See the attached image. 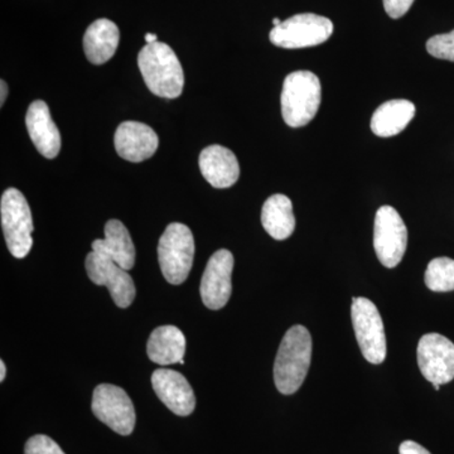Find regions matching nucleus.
Returning a JSON list of instances; mask_svg holds the SVG:
<instances>
[{
    "instance_id": "nucleus-1",
    "label": "nucleus",
    "mask_w": 454,
    "mask_h": 454,
    "mask_svg": "<svg viewBox=\"0 0 454 454\" xmlns=\"http://www.w3.org/2000/svg\"><path fill=\"white\" fill-rule=\"evenodd\" d=\"M312 358V337L304 325H293L284 334L274 364V381L283 395L300 390Z\"/></svg>"
},
{
    "instance_id": "nucleus-2",
    "label": "nucleus",
    "mask_w": 454,
    "mask_h": 454,
    "mask_svg": "<svg viewBox=\"0 0 454 454\" xmlns=\"http://www.w3.org/2000/svg\"><path fill=\"white\" fill-rule=\"evenodd\" d=\"M138 66L146 88L154 95L164 98L181 97L184 88V68L168 44H145L139 52Z\"/></svg>"
},
{
    "instance_id": "nucleus-3",
    "label": "nucleus",
    "mask_w": 454,
    "mask_h": 454,
    "mask_svg": "<svg viewBox=\"0 0 454 454\" xmlns=\"http://www.w3.org/2000/svg\"><path fill=\"white\" fill-rule=\"evenodd\" d=\"M321 82L310 71H295L283 83L282 115L291 128H301L315 119L321 106Z\"/></svg>"
},
{
    "instance_id": "nucleus-4",
    "label": "nucleus",
    "mask_w": 454,
    "mask_h": 454,
    "mask_svg": "<svg viewBox=\"0 0 454 454\" xmlns=\"http://www.w3.org/2000/svg\"><path fill=\"white\" fill-rule=\"evenodd\" d=\"M195 258V239L190 227L173 223L167 226L158 244V260L167 282L173 286L184 283L190 276Z\"/></svg>"
},
{
    "instance_id": "nucleus-5",
    "label": "nucleus",
    "mask_w": 454,
    "mask_h": 454,
    "mask_svg": "<svg viewBox=\"0 0 454 454\" xmlns=\"http://www.w3.org/2000/svg\"><path fill=\"white\" fill-rule=\"evenodd\" d=\"M3 234L12 255L23 259L33 247L32 212L26 197L17 188H8L0 201Z\"/></svg>"
},
{
    "instance_id": "nucleus-6",
    "label": "nucleus",
    "mask_w": 454,
    "mask_h": 454,
    "mask_svg": "<svg viewBox=\"0 0 454 454\" xmlns=\"http://www.w3.org/2000/svg\"><path fill=\"white\" fill-rule=\"evenodd\" d=\"M352 325L361 352L372 365H380L387 358V334L378 307L367 298H352Z\"/></svg>"
},
{
    "instance_id": "nucleus-7",
    "label": "nucleus",
    "mask_w": 454,
    "mask_h": 454,
    "mask_svg": "<svg viewBox=\"0 0 454 454\" xmlns=\"http://www.w3.org/2000/svg\"><path fill=\"white\" fill-rule=\"evenodd\" d=\"M333 23L313 13L297 14L271 29L269 38L280 49L297 50L318 46L330 40Z\"/></svg>"
},
{
    "instance_id": "nucleus-8",
    "label": "nucleus",
    "mask_w": 454,
    "mask_h": 454,
    "mask_svg": "<svg viewBox=\"0 0 454 454\" xmlns=\"http://www.w3.org/2000/svg\"><path fill=\"white\" fill-rule=\"evenodd\" d=\"M408 247V229L399 212L391 206H382L376 212L373 226V247L384 267L400 264Z\"/></svg>"
},
{
    "instance_id": "nucleus-9",
    "label": "nucleus",
    "mask_w": 454,
    "mask_h": 454,
    "mask_svg": "<svg viewBox=\"0 0 454 454\" xmlns=\"http://www.w3.org/2000/svg\"><path fill=\"white\" fill-rule=\"evenodd\" d=\"M92 413L100 422L121 435H129L136 427V409L121 387L100 384L92 394Z\"/></svg>"
},
{
    "instance_id": "nucleus-10",
    "label": "nucleus",
    "mask_w": 454,
    "mask_h": 454,
    "mask_svg": "<svg viewBox=\"0 0 454 454\" xmlns=\"http://www.w3.org/2000/svg\"><path fill=\"white\" fill-rule=\"evenodd\" d=\"M85 268L92 283L109 289L114 303L119 309L130 307L136 298L137 289L128 270L97 252L86 256Z\"/></svg>"
},
{
    "instance_id": "nucleus-11",
    "label": "nucleus",
    "mask_w": 454,
    "mask_h": 454,
    "mask_svg": "<svg viewBox=\"0 0 454 454\" xmlns=\"http://www.w3.org/2000/svg\"><path fill=\"white\" fill-rule=\"evenodd\" d=\"M418 366L432 384H448L454 379V343L439 333L424 334L418 343Z\"/></svg>"
},
{
    "instance_id": "nucleus-12",
    "label": "nucleus",
    "mask_w": 454,
    "mask_h": 454,
    "mask_svg": "<svg viewBox=\"0 0 454 454\" xmlns=\"http://www.w3.org/2000/svg\"><path fill=\"white\" fill-rule=\"evenodd\" d=\"M232 269L234 255L229 250H217L208 260L200 286L203 304L208 309H223L231 297Z\"/></svg>"
},
{
    "instance_id": "nucleus-13",
    "label": "nucleus",
    "mask_w": 454,
    "mask_h": 454,
    "mask_svg": "<svg viewBox=\"0 0 454 454\" xmlns=\"http://www.w3.org/2000/svg\"><path fill=\"white\" fill-rule=\"evenodd\" d=\"M152 387L172 413L188 417L195 411V393L182 373L168 369L155 370L152 375Z\"/></svg>"
},
{
    "instance_id": "nucleus-14",
    "label": "nucleus",
    "mask_w": 454,
    "mask_h": 454,
    "mask_svg": "<svg viewBox=\"0 0 454 454\" xmlns=\"http://www.w3.org/2000/svg\"><path fill=\"white\" fill-rule=\"evenodd\" d=\"M114 145L122 160L140 163L153 157L160 139L157 133L145 122L124 121L115 131Z\"/></svg>"
},
{
    "instance_id": "nucleus-15",
    "label": "nucleus",
    "mask_w": 454,
    "mask_h": 454,
    "mask_svg": "<svg viewBox=\"0 0 454 454\" xmlns=\"http://www.w3.org/2000/svg\"><path fill=\"white\" fill-rule=\"evenodd\" d=\"M26 125L37 151L47 160L56 158L61 151V134L44 101L35 100L29 106Z\"/></svg>"
},
{
    "instance_id": "nucleus-16",
    "label": "nucleus",
    "mask_w": 454,
    "mask_h": 454,
    "mask_svg": "<svg viewBox=\"0 0 454 454\" xmlns=\"http://www.w3.org/2000/svg\"><path fill=\"white\" fill-rule=\"evenodd\" d=\"M199 164L206 181L220 190L234 186L240 177L238 158L223 145H215L203 149Z\"/></svg>"
},
{
    "instance_id": "nucleus-17",
    "label": "nucleus",
    "mask_w": 454,
    "mask_h": 454,
    "mask_svg": "<svg viewBox=\"0 0 454 454\" xmlns=\"http://www.w3.org/2000/svg\"><path fill=\"white\" fill-rule=\"evenodd\" d=\"M92 252L112 259L125 270L136 264V247L127 227L119 220L107 221L106 239H97L92 243Z\"/></svg>"
},
{
    "instance_id": "nucleus-18",
    "label": "nucleus",
    "mask_w": 454,
    "mask_h": 454,
    "mask_svg": "<svg viewBox=\"0 0 454 454\" xmlns=\"http://www.w3.org/2000/svg\"><path fill=\"white\" fill-rule=\"evenodd\" d=\"M149 360L160 366L184 364L186 337L176 325H160L155 328L146 343Z\"/></svg>"
},
{
    "instance_id": "nucleus-19",
    "label": "nucleus",
    "mask_w": 454,
    "mask_h": 454,
    "mask_svg": "<svg viewBox=\"0 0 454 454\" xmlns=\"http://www.w3.org/2000/svg\"><path fill=\"white\" fill-rule=\"evenodd\" d=\"M121 33L112 20L101 18L90 25L83 35V51L91 64L103 65L109 61L118 50Z\"/></svg>"
},
{
    "instance_id": "nucleus-20",
    "label": "nucleus",
    "mask_w": 454,
    "mask_h": 454,
    "mask_svg": "<svg viewBox=\"0 0 454 454\" xmlns=\"http://www.w3.org/2000/svg\"><path fill=\"white\" fill-rule=\"evenodd\" d=\"M415 106L409 100H390L373 113L372 130L381 138L397 136L413 121Z\"/></svg>"
},
{
    "instance_id": "nucleus-21",
    "label": "nucleus",
    "mask_w": 454,
    "mask_h": 454,
    "mask_svg": "<svg viewBox=\"0 0 454 454\" xmlns=\"http://www.w3.org/2000/svg\"><path fill=\"white\" fill-rule=\"evenodd\" d=\"M262 223L265 231L276 240L283 241L292 236L295 217L291 199L280 193L269 197L262 206Z\"/></svg>"
},
{
    "instance_id": "nucleus-22",
    "label": "nucleus",
    "mask_w": 454,
    "mask_h": 454,
    "mask_svg": "<svg viewBox=\"0 0 454 454\" xmlns=\"http://www.w3.org/2000/svg\"><path fill=\"white\" fill-rule=\"evenodd\" d=\"M424 280L430 291L438 293L454 291V260L433 259L427 268Z\"/></svg>"
},
{
    "instance_id": "nucleus-23",
    "label": "nucleus",
    "mask_w": 454,
    "mask_h": 454,
    "mask_svg": "<svg viewBox=\"0 0 454 454\" xmlns=\"http://www.w3.org/2000/svg\"><path fill=\"white\" fill-rule=\"evenodd\" d=\"M427 51L435 59L454 62V29L452 32L429 38Z\"/></svg>"
},
{
    "instance_id": "nucleus-24",
    "label": "nucleus",
    "mask_w": 454,
    "mask_h": 454,
    "mask_svg": "<svg viewBox=\"0 0 454 454\" xmlns=\"http://www.w3.org/2000/svg\"><path fill=\"white\" fill-rule=\"evenodd\" d=\"M25 454H66L53 439L47 435H33L27 441Z\"/></svg>"
},
{
    "instance_id": "nucleus-25",
    "label": "nucleus",
    "mask_w": 454,
    "mask_h": 454,
    "mask_svg": "<svg viewBox=\"0 0 454 454\" xmlns=\"http://www.w3.org/2000/svg\"><path fill=\"white\" fill-rule=\"evenodd\" d=\"M385 12L393 20H399L408 13L409 9L413 5L414 0H382Z\"/></svg>"
},
{
    "instance_id": "nucleus-26",
    "label": "nucleus",
    "mask_w": 454,
    "mask_h": 454,
    "mask_svg": "<svg viewBox=\"0 0 454 454\" xmlns=\"http://www.w3.org/2000/svg\"><path fill=\"white\" fill-rule=\"evenodd\" d=\"M400 454H432L428 450H426L420 444H418L417 442L413 441H405L400 444L399 447Z\"/></svg>"
},
{
    "instance_id": "nucleus-27",
    "label": "nucleus",
    "mask_w": 454,
    "mask_h": 454,
    "mask_svg": "<svg viewBox=\"0 0 454 454\" xmlns=\"http://www.w3.org/2000/svg\"><path fill=\"white\" fill-rule=\"evenodd\" d=\"M8 97V85L4 80L0 82V106H4L5 98Z\"/></svg>"
},
{
    "instance_id": "nucleus-28",
    "label": "nucleus",
    "mask_w": 454,
    "mask_h": 454,
    "mask_svg": "<svg viewBox=\"0 0 454 454\" xmlns=\"http://www.w3.org/2000/svg\"><path fill=\"white\" fill-rule=\"evenodd\" d=\"M145 42L146 44L155 43V42H158V35H154V33H146Z\"/></svg>"
},
{
    "instance_id": "nucleus-29",
    "label": "nucleus",
    "mask_w": 454,
    "mask_h": 454,
    "mask_svg": "<svg viewBox=\"0 0 454 454\" xmlns=\"http://www.w3.org/2000/svg\"><path fill=\"white\" fill-rule=\"evenodd\" d=\"M5 375H7V367H5L4 361H0V381H4Z\"/></svg>"
},
{
    "instance_id": "nucleus-30",
    "label": "nucleus",
    "mask_w": 454,
    "mask_h": 454,
    "mask_svg": "<svg viewBox=\"0 0 454 454\" xmlns=\"http://www.w3.org/2000/svg\"><path fill=\"white\" fill-rule=\"evenodd\" d=\"M280 23H282V20H280L279 18H274V20H273L274 27L279 26Z\"/></svg>"
},
{
    "instance_id": "nucleus-31",
    "label": "nucleus",
    "mask_w": 454,
    "mask_h": 454,
    "mask_svg": "<svg viewBox=\"0 0 454 454\" xmlns=\"http://www.w3.org/2000/svg\"><path fill=\"white\" fill-rule=\"evenodd\" d=\"M433 387H434V390H439L441 389V385H438V384H433Z\"/></svg>"
}]
</instances>
